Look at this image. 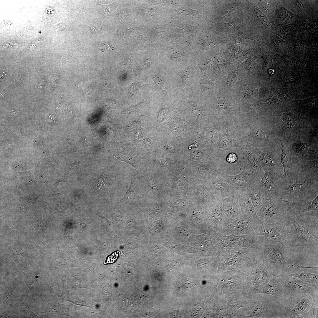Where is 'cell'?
<instances>
[{"mask_svg":"<svg viewBox=\"0 0 318 318\" xmlns=\"http://www.w3.org/2000/svg\"><path fill=\"white\" fill-rule=\"evenodd\" d=\"M284 180L281 178L277 191V197L287 202L294 208L304 207L318 194V173H307L302 183Z\"/></svg>","mask_w":318,"mask_h":318,"instance_id":"1","label":"cell"},{"mask_svg":"<svg viewBox=\"0 0 318 318\" xmlns=\"http://www.w3.org/2000/svg\"><path fill=\"white\" fill-rule=\"evenodd\" d=\"M258 248L262 262L274 270L278 276L291 273L290 266L294 258L289 248L266 237L259 236Z\"/></svg>","mask_w":318,"mask_h":318,"instance_id":"2","label":"cell"},{"mask_svg":"<svg viewBox=\"0 0 318 318\" xmlns=\"http://www.w3.org/2000/svg\"><path fill=\"white\" fill-rule=\"evenodd\" d=\"M296 214L294 208L287 202L273 196L265 198L256 211V216L263 222L274 223L287 220Z\"/></svg>","mask_w":318,"mask_h":318,"instance_id":"3","label":"cell"},{"mask_svg":"<svg viewBox=\"0 0 318 318\" xmlns=\"http://www.w3.org/2000/svg\"><path fill=\"white\" fill-rule=\"evenodd\" d=\"M315 296L308 293H300L279 297V318H309L308 312Z\"/></svg>","mask_w":318,"mask_h":318,"instance_id":"4","label":"cell"},{"mask_svg":"<svg viewBox=\"0 0 318 318\" xmlns=\"http://www.w3.org/2000/svg\"><path fill=\"white\" fill-rule=\"evenodd\" d=\"M262 262L257 247L244 248L232 252L220 262L217 272L242 270Z\"/></svg>","mask_w":318,"mask_h":318,"instance_id":"5","label":"cell"},{"mask_svg":"<svg viewBox=\"0 0 318 318\" xmlns=\"http://www.w3.org/2000/svg\"><path fill=\"white\" fill-rule=\"evenodd\" d=\"M217 272L214 279V289L216 297L221 296L233 290L248 294L247 278L241 270Z\"/></svg>","mask_w":318,"mask_h":318,"instance_id":"6","label":"cell"},{"mask_svg":"<svg viewBox=\"0 0 318 318\" xmlns=\"http://www.w3.org/2000/svg\"><path fill=\"white\" fill-rule=\"evenodd\" d=\"M274 223L263 222L258 220L255 223L256 233L271 239L288 248L294 242L289 219Z\"/></svg>","mask_w":318,"mask_h":318,"instance_id":"7","label":"cell"},{"mask_svg":"<svg viewBox=\"0 0 318 318\" xmlns=\"http://www.w3.org/2000/svg\"><path fill=\"white\" fill-rule=\"evenodd\" d=\"M259 236L253 234L223 236L219 240L220 251L218 256L223 261L232 252L244 248L257 247Z\"/></svg>","mask_w":318,"mask_h":318,"instance_id":"8","label":"cell"},{"mask_svg":"<svg viewBox=\"0 0 318 318\" xmlns=\"http://www.w3.org/2000/svg\"><path fill=\"white\" fill-rule=\"evenodd\" d=\"M257 300V303L252 311L244 318H279L280 309L279 297L263 294H251Z\"/></svg>","mask_w":318,"mask_h":318,"instance_id":"9","label":"cell"},{"mask_svg":"<svg viewBox=\"0 0 318 318\" xmlns=\"http://www.w3.org/2000/svg\"><path fill=\"white\" fill-rule=\"evenodd\" d=\"M241 270L247 278L248 294L264 285L274 276H278L273 269L263 262Z\"/></svg>","mask_w":318,"mask_h":318,"instance_id":"10","label":"cell"},{"mask_svg":"<svg viewBox=\"0 0 318 318\" xmlns=\"http://www.w3.org/2000/svg\"><path fill=\"white\" fill-rule=\"evenodd\" d=\"M220 174L223 179L233 186L240 193L260 183L264 173L244 170L241 173L234 175Z\"/></svg>","mask_w":318,"mask_h":318,"instance_id":"11","label":"cell"},{"mask_svg":"<svg viewBox=\"0 0 318 318\" xmlns=\"http://www.w3.org/2000/svg\"><path fill=\"white\" fill-rule=\"evenodd\" d=\"M223 296L236 311L245 315L250 314L257 303V300L251 294L236 290L230 291Z\"/></svg>","mask_w":318,"mask_h":318,"instance_id":"12","label":"cell"},{"mask_svg":"<svg viewBox=\"0 0 318 318\" xmlns=\"http://www.w3.org/2000/svg\"><path fill=\"white\" fill-rule=\"evenodd\" d=\"M279 281L287 295L300 293H308L314 296L318 295V289L308 285L290 273H283L278 276Z\"/></svg>","mask_w":318,"mask_h":318,"instance_id":"13","label":"cell"},{"mask_svg":"<svg viewBox=\"0 0 318 318\" xmlns=\"http://www.w3.org/2000/svg\"><path fill=\"white\" fill-rule=\"evenodd\" d=\"M223 230L224 236L246 234L257 235L255 224L242 216L231 220H226L223 226Z\"/></svg>","mask_w":318,"mask_h":318,"instance_id":"14","label":"cell"},{"mask_svg":"<svg viewBox=\"0 0 318 318\" xmlns=\"http://www.w3.org/2000/svg\"><path fill=\"white\" fill-rule=\"evenodd\" d=\"M213 308V317L217 318H244L245 315L236 311L222 295L216 297Z\"/></svg>","mask_w":318,"mask_h":318,"instance_id":"15","label":"cell"},{"mask_svg":"<svg viewBox=\"0 0 318 318\" xmlns=\"http://www.w3.org/2000/svg\"><path fill=\"white\" fill-rule=\"evenodd\" d=\"M295 216H292L289 219L294 242L298 240L308 243L312 246H317L318 240L310 234L307 228L297 221Z\"/></svg>","mask_w":318,"mask_h":318,"instance_id":"16","label":"cell"},{"mask_svg":"<svg viewBox=\"0 0 318 318\" xmlns=\"http://www.w3.org/2000/svg\"><path fill=\"white\" fill-rule=\"evenodd\" d=\"M279 140L282 146L281 159L284 171L281 179L291 182H296L297 179L299 172L292 163L291 155L289 150L285 146L282 139H279Z\"/></svg>","mask_w":318,"mask_h":318,"instance_id":"17","label":"cell"},{"mask_svg":"<svg viewBox=\"0 0 318 318\" xmlns=\"http://www.w3.org/2000/svg\"><path fill=\"white\" fill-rule=\"evenodd\" d=\"M209 214L214 227L215 235L219 237L224 236L223 227L226 219L223 208L222 198L216 199L211 207Z\"/></svg>","mask_w":318,"mask_h":318,"instance_id":"18","label":"cell"},{"mask_svg":"<svg viewBox=\"0 0 318 318\" xmlns=\"http://www.w3.org/2000/svg\"><path fill=\"white\" fill-rule=\"evenodd\" d=\"M218 198H222L238 193L235 188L221 177L218 171L209 180Z\"/></svg>","mask_w":318,"mask_h":318,"instance_id":"19","label":"cell"},{"mask_svg":"<svg viewBox=\"0 0 318 318\" xmlns=\"http://www.w3.org/2000/svg\"><path fill=\"white\" fill-rule=\"evenodd\" d=\"M239 194L238 193L222 198L226 220H231L242 216L238 202Z\"/></svg>","mask_w":318,"mask_h":318,"instance_id":"20","label":"cell"},{"mask_svg":"<svg viewBox=\"0 0 318 318\" xmlns=\"http://www.w3.org/2000/svg\"><path fill=\"white\" fill-rule=\"evenodd\" d=\"M266 294L279 297H284L287 295L276 275L274 276L264 285L252 291L249 294Z\"/></svg>","mask_w":318,"mask_h":318,"instance_id":"21","label":"cell"},{"mask_svg":"<svg viewBox=\"0 0 318 318\" xmlns=\"http://www.w3.org/2000/svg\"><path fill=\"white\" fill-rule=\"evenodd\" d=\"M281 177L273 172H264L261 182L263 186L265 198L277 197L278 185Z\"/></svg>","mask_w":318,"mask_h":318,"instance_id":"22","label":"cell"},{"mask_svg":"<svg viewBox=\"0 0 318 318\" xmlns=\"http://www.w3.org/2000/svg\"><path fill=\"white\" fill-rule=\"evenodd\" d=\"M238 202L242 216L255 224L258 220L256 211L246 191L240 193Z\"/></svg>","mask_w":318,"mask_h":318,"instance_id":"23","label":"cell"},{"mask_svg":"<svg viewBox=\"0 0 318 318\" xmlns=\"http://www.w3.org/2000/svg\"><path fill=\"white\" fill-rule=\"evenodd\" d=\"M257 211L262 206L265 199V196L262 183L254 185L246 191Z\"/></svg>","mask_w":318,"mask_h":318,"instance_id":"24","label":"cell"},{"mask_svg":"<svg viewBox=\"0 0 318 318\" xmlns=\"http://www.w3.org/2000/svg\"><path fill=\"white\" fill-rule=\"evenodd\" d=\"M292 276L302 281L311 284L318 289V275L310 273L303 269H299L295 273L290 274Z\"/></svg>","mask_w":318,"mask_h":318,"instance_id":"25","label":"cell"},{"mask_svg":"<svg viewBox=\"0 0 318 318\" xmlns=\"http://www.w3.org/2000/svg\"><path fill=\"white\" fill-rule=\"evenodd\" d=\"M318 209V195L311 201L307 203L305 208L303 209L298 211L297 214H302L307 212L317 211Z\"/></svg>","mask_w":318,"mask_h":318,"instance_id":"26","label":"cell"},{"mask_svg":"<svg viewBox=\"0 0 318 318\" xmlns=\"http://www.w3.org/2000/svg\"><path fill=\"white\" fill-rule=\"evenodd\" d=\"M284 96V93L282 91H276L269 96L268 100L271 103H276L281 101L283 99Z\"/></svg>","mask_w":318,"mask_h":318,"instance_id":"27","label":"cell"},{"mask_svg":"<svg viewBox=\"0 0 318 318\" xmlns=\"http://www.w3.org/2000/svg\"><path fill=\"white\" fill-rule=\"evenodd\" d=\"M225 160L226 163L231 165V175H235L232 165H234L235 163H237L238 160L237 155L236 153L233 152L230 153L226 156Z\"/></svg>","mask_w":318,"mask_h":318,"instance_id":"28","label":"cell"},{"mask_svg":"<svg viewBox=\"0 0 318 318\" xmlns=\"http://www.w3.org/2000/svg\"><path fill=\"white\" fill-rule=\"evenodd\" d=\"M318 295L314 297L313 302L309 309V318H318Z\"/></svg>","mask_w":318,"mask_h":318,"instance_id":"29","label":"cell"},{"mask_svg":"<svg viewBox=\"0 0 318 318\" xmlns=\"http://www.w3.org/2000/svg\"><path fill=\"white\" fill-rule=\"evenodd\" d=\"M251 134L254 137L260 140H263L264 139L265 136V134L262 130L252 126L251 127Z\"/></svg>","mask_w":318,"mask_h":318,"instance_id":"30","label":"cell"},{"mask_svg":"<svg viewBox=\"0 0 318 318\" xmlns=\"http://www.w3.org/2000/svg\"><path fill=\"white\" fill-rule=\"evenodd\" d=\"M183 127L182 123L180 122L174 121L172 124L170 130L172 129V131L174 132V133H179L182 131Z\"/></svg>","mask_w":318,"mask_h":318,"instance_id":"31","label":"cell"},{"mask_svg":"<svg viewBox=\"0 0 318 318\" xmlns=\"http://www.w3.org/2000/svg\"><path fill=\"white\" fill-rule=\"evenodd\" d=\"M284 122H286L285 124L287 125V127L289 129L293 128L294 126V122L293 118L292 115H287L285 116Z\"/></svg>","mask_w":318,"mask_h":318,"instance_id":"32","label":"cell"},{"mask_svg":"<svg viewBox=\"0 0 318 318\" xmlns=\"http://www.w3.org/2000/svg\"><path fill=\"white\" fill-rule=\"evenodd\" d=\"M214 106L218 110H226L227 108L225 102L223 100H217L214 103Z\"/></svg>","mask_w":318,"mask_h":318,"instance_id":"33","label":"cell"},{"mask_svg":"<svg viewBox=\"0 0 318 318\" xmlns=\"http://www.w3.org/2000/svg\"><path fill=\"white\" fill-rule=\"evenodd\" d=\"M257 94L256 91L254 89H251L244 92L243 95V97L245 99L250 98L254 97Z\"/></svg>","mask_w":318,"mask_h":318,"instance_id":"34","label":"cell"},{"mask_svg":"<svg viewBox=\"0 0 318 318\" xmlns=\"http://www.w3.org/2000/svg\"><path fill=\"white\" fill-rule=\"evenodd\" d=\"M101 49L104 52H110L113 50V46L110 43H105L100 47Z\"/></svg>","mask_w":318,"mask_h":318,"instance_id":"35","label":"cell"},{"mask_svg":"<svg viewBox=\"0 0 318 318\" xmlns=\"http://www.w3.org/2000/svg\"><path fill=\"white\" fill-rule=\"evenodd\" d=\"M174 206L178 209H184L186 207V204L185 202L182 200L178 201L174 203Z\"/></svg>","mask_w":318,"mask_h":318,"instance_id":"36","label":"cell"},{"mask_svg":"<svg viewBox=\"0 0 318 318\" xmlns=\"http://www.w3.org/2000/svg\"><path fill=\"white\" fill-rule=\"evenodd\" d=\"M175 230L180 235L185 237L188 236V233L186 230L180 227H176Z\"/></svg>","mask_w":318,"mask_h":318,"instance_id":"37","label":"cell"},{"mask_svg":"<svg viewBox=\"0 0 318 318\" xmlns=\"http://www.w3.org/2000/svg\"><path fill=\"white\" fill-rule=\"evenodd\" d=\"M164 113V111H162L160 113L158 118V120L159 121L162 122L164 120L165 116V113Z\"/></svg>","mask_w":318,"mask_h":318,"instance_id":"38","label":"cell"},{"mask_svg":"<svg viewBox=\"0 0 318 318\" xmlns=\"http://www.w3.org/2000/svg\"><path fill=\"white\" fill-rule=\"evenodd\" d=\"M236 79V77L234 76H232L230 77L228 79V84H230L231 82V84H233L234 82L235 81Z\"/></svg>","mask_w":318,"mask_h":318,"instance_id":"39","label":"cell"},{"mask_svg":"<svg viewBox=\"0 0 318 318\" xmlns=\"http://www.w3.org/2000/svg\"><path fill=\"white\" fill-rule=\"evenodd\" d=\"M167 245L168 246H169L172 248H176L177 245V244L172 242H168L167 243Z\"/></svg>","mask_w":318,"mask_h":318,"instance_id":"40","label":"cell"},{"mask_svg":"<svg viewBox=\"0 0 318 318\" xmlns=\"http://www.w3.org/2000/svg\"><path fill=\"white\" fill-rule=\"evenodd\" d=\"M177 266V263H172V264L170 266V270H175Z\"/></svg>","mask_w":318,"mask_h":318,"instance_id":"41","label":"cell"},{"mask_svg":"<svg viewBox=\"0 0 318 318\" xmlns=\"http://www.w3.org/2000/svg\"><path fill=\"white\" fill-rule=\"evenodd\" d=\"M295 3L297 6H298L300 9H301L302 7V3H301V2H300L299 1H295Z\"/></svg>","mask_w":318,"mask_h":318,"instance_id":"42","label":"cell"},{"mask_svg":"<svg viewBox=\"0 0 318 318\" xmlns=\"http://www.w3.org/2000/svg\"><path fill=\"white\" fill-rule=\"evenodd\" d=\"M269 72L271 74H273L274 73V69H271L269 70Z\"/></svg>","mask_w":318,"mask_h":318,"instance_id":"43","label":"cell"}]
</instances>
